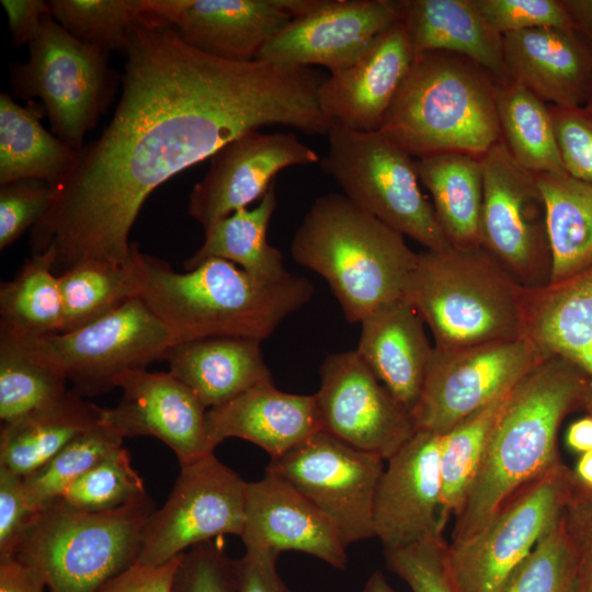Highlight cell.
Listing matches in <instances>:
<instances>
[{"label":"cell","instance_id":"ffe728a7","mask_svg":"<svg viewBox=\"0 0 592 592\" xmlns=\"http://www.w3.org/2000/svg\"><path fill=\"white\" fill-rule=\"evenodd\" d=\"M123 390L118 405L104 408L103 420L124 439L153 436L171 448L180 466L214 453L205 429L207 408L170 372L133 371L115 388Z\"/></svg>","mask_w":592,"mask_h":592},{"label":"cell","instance_id":"680465c9","mask_svg":"<svg viewBox=\"0 0 592 592\" xmlns=\"http://www.w3.org/2000/svg\"><path fill=\"white\" fill-rule=\"evenodd\" d=\"M572 471L574 480L592 491V449L580 455Z\"/></svg>","mask_w":592,"mask_h":592},{"label":"cell","instance_id":"d6a6232c","mask_svg":"<svg viewBox=\"0 0 592 592\" xmlns=\"http://www.w3.org/2000/svg\"><path fill=\"white\" fill-rule=\"evenodd\" d=\"M551 255L550 283L592 269V184L566 174H536Z\"/></svg>","mask_w":592,"mask_h":592},{"label":"cell","instance_id":"7dc6e473","mask_svg":"<svg viewBox=\"0 0 592 592\" xmlns=\"http://www.w3.org/2000/svg\"><path fill=\"white\" fill-rule=\"evenodd\" d=\"M53 194V189L39 180H21L1 185L0 250L34 227L46 212Z\"/></svg>","mask_w":592,"mask_h":592},{"label":"cell","instance_id":"9c48e42d","mask_svg":"<svg viewBox=\"0 0 592 592\" xmlns=\"http://www.w3.org/2000/svg\"><path fill=\"white\" fill-rule=\"evenodd\" d=\"M26 62L11 67V87L23 99L39 98L55 136L77 151L116 88L107 54L83 44L49 14L29 44Z\"/></svg>","mask_w":592,"mask_h":592},{"label":"cell","instance_id":"d6986e66","mask_svg":"<svg viewBox=\"0 0 592 592\" xmlns=\"http://www.w3.org/2000/svg\"><path fill=\"white\" fill-rule=\"evenodd\" d=\"M442 434L417 431L389 459L373 505L374 534L384 549L443 533Z\"/></svg>","mask_w":592,"mask_h":592},{"label":"cell","instance_id":"5bb4252c","mask_svg":"<svg viewBox=\"0 0 592 592\" xmlns=\"http://www.w3.org/2000/svg\"><path fill=\"white\" fill-rule=\"evenodd\" d=\"M384 459L325 430L276 457L266 473L291 483L338 528L344 545L375 536L373 505Z\"/></svg>","mask_w":592,"mask_h":592},{"label":"cell","instance_id":"4dcf8cb0","mask_svg":"<svg viewBox=\"0 0 592 592\" xmlns=\"http://www.w3.org/2000/svg\"><path fill=\"white\" fill-rule=\"evenodd\" d=\"M37 109L0 94V183L46 182L53 191L71 172L79 151L41 124Z\"/></svg>","mask_w":592,"mask_h":592},{"label":"cell","instance_id":"484cf974","mask_svg":"<svg viewBox=\"0 0 592 592\" xmlns=\"http://www.w3.org/2000/svg\"><path fill=\"white\" fill-rule=\"evenodd\" d=\"M355 351L411 413L423 387L433 346L421 316L410 301L399 298L363 319Z\"/></svg>","mask_w":592,"mask_h":592},{"label":"cell","instance_id":"52a82bcc","mask_svg":"<svg viewBox=\"0 0 592 592\" xmlns=\"http://www.w3.org/2000/svg\"><path fill=\"white\" fill-rule=\"evenodd\" d=\"M153 511L148 496L106 512L80 511L59 499L41 511L13 556L49 592H95L138 561Z\"/></svg>","mask_w":592,"mask_h":592},{"label":"cell","instance_id":"4fadbf2b","mask_svg":"<svg viewBox=\"0 0 592 592\" xmlns=\"http://www.w3.org/2000/svg\"><path fill=\"white\" fill-rule=\"evenodd\" d=\"M54 362L82 397L115 388L124 374L164 360L178 343L168 327L137 296L72 331L42 338Z\"/></svg>","mask_w":592,"mask_h":592},{"label":"cell","instance_id":"d4e9b609","mask_svg":"<svg viewBox=\"0 0 592 592\" xmlns=\"http://www.w3.org/2000/svg\"><path fill=\"white\" fill-rule=\"evenodd\" d=\"M502 38L510 79L544 102L579 107L592 81V52L576 31L540 27L506 33Z\"/></svg>","mask_w":592,"mask_h":592},{"label":"cell","instance_id":"94428289","mask_svg":"<svg viewBox=\"0 0 592 592\" xmlns=\"http://www.w3.org/2000/svg\"><path fill=\"white\" fill-rule=\"evenodd\" d=\"M587 110L592 113V99H591L590 105H589V107Z\"/></svg>","mask_w":592,"mask_h":592},{"label":"cell","instance_id":"6da1fadb","mask_svg":"<svg viewBox=\"0 0 592 592\" xmlns=\"http://www.w3.org/2000/svg\"><path fill=\"white\" fill-rule=\"evenodd\" d=\"M124 54L111 122L31 229L32 255L50 252L57 275L90 260L132 266L128 237L149 194L240 135L284 125L327 136L331 127L318 104L327 77L312 67L212 57L155 13Z\"/></svg>","mask_w":592,"mask_h":592},{"label":"cell","instance_id":"8992f818","mask_svg":"<svg viewBox=\"0 0 592 592\" xmlns=\"http://www.w3.org/2000/svg\"><path fill=\"white\" fill-rule=\"evenodd\" d=\"M498 84L459 55L418 54L379 132L411 157L456 151L481 158L501 138Z\"/></svg>","mask_w":592,"mask_h":592},{"label":"cell","instance_id":"ba28073f","mask_svg":"<svg viewBox=\"0 0 592 592\" xmlns=\"http://www.w3.org/2000/svg\"><path fill=\"white\" fill-rule=\"evenodd\" d=\"M319 163L355 205L425 250L452 246L420 189L415 160L379 130L331 125Z\"/></svg>","mask_w":592,"mask_h":592},{"label":"cell","instance_id":"60d3db41","mask_svg":"<svg viewBox=\"0 0 592 592\" xmlns=\"http://www.w3.org/2000/svg\"><path fill=\"white\" fill-rule=\"evenodd\" d=\"M123 440L102 418L100 423L75 437L42 467L23 477L31 505L42 511L61 499L75 481L122 447Z\"/></svg>","mask_w":592,"mask_h":592},{"label":"cell","instance_id":"816d5d0a","mask_svg":"<svg viewBox=\"0 0 592 592\" xmlns=\"http://www.w3.org/2000/svg\"><path fill=\"white\" fill-rule=\"evenodd\" d=\"M277 558L272 553L246 550L236 560L237 592H294L277 571Z\"/></svg>","mask_w":592,"mask_h":592},{"label":"cell","instance_id":"836d02e7","mask_svg":"<svg viewBox=\"0 0 592 592\" xmlns=\"http://www.w3.org/2000/svg\"><path fill=\"white\" fill-rule=\"evenodd\" d=\"M273 182L253 208H241L204 230L202 246L184 262L189 271L202 262L218 258L235 263L252 276L276 282L291 273L284 267L283 255L267 241V228L276 208Z\"/></svg>","mask_w":592,"mask_h":592},{"label":"cell","instance_id":"e575fe53","mask_svg":"<svg viewBox=\"0 0 592 592\" xmlns=\"http://www.w3.org/2000/svg\"><path fill=\"white\" fill-rule=\"evenodd\" d=\"M68 380L45 348L33 339L0 332L2 423L49 407L68 392Z\"/></svg>","mask_w":592,"mask_h":592},{"label":"cell","instance_id":"b9f144b4","mask_svg":"<svg viewBox=\"0 0 592 592\" xmlns=\"http://www.w3.org/2000/svg\"><path fill=\"white\" fill-rule=\"evenodd\" d=\"M147 497L144 481L132 467L129 452L119 447L75 481L61 500L84 512H106Z\"/></svg>","mask_w":592,"mask_h":592},{"label":"cell","instance_id":"83f0119b","mask_svg":"<svg viewBox=\"0 0 592 592\" xmlns=\"http://www.w3.org/2000/svg\"><path fill=\"white\" fill-rule=\"evenodd\" d=\"M169 372L207 408L220 406L263 383H273L261 342L217 337L178 342L166 354Z\"/></svg>","mask_w":592,"mask_h":592},{"label":"cell","instance_id":"9a60e30c","mask_svg":"<svg viewBox=\"0 0 592 592\" xmlns=\"http://www.w3.org/2000/svg\"><path fill=\"white\" fill-rule=\"evenodd\" d=\"M247 487L214 453L180 466L168 500L148 520L137 562L158 567L215 537H241Z\"/></svg>","mask_w":592,"mask_h":592},{"label":"cell","instance_id":"277c9868","mask_svg":"<svg viewBox=\"0 0 592 592\" xmlns=\"http://www.w3.org/2000/svg\"><path fill=\"white\" fill-rule=\"evenodd\" d=\"M291 255L325 278L350 323L402 298L418 259L405 236L338 193L314 201Z\"/></svg>","mask_w":592,"mask_h":592},{"label":"cell","instance_id":"bcb514c9","mask_svg":"<svg viewBox=\"0 0 592 592\" xmlns=\"http://www.w3.org/2000/svg\"><path fill=\"white\" fill-rule=\"evenodd\" d=\"M489 25L504 35L524 30L555 27L577 31L563 1L474 0Z\"/></svg>","mask_w":592,"mask_h":592},{"label":"cell","instance_id":"ee69618b","mask_svg":"<svg viewBox=\"0 0 592 592\" xmlns=\"http://www.w3.org/2000/svg\"><path fill=\"white\" fill-rule=\"evenodd\" d=\"M447 544L443 533L431 534L399 548L384 549L385 562L412 592H456L447 570Z\"/></svg>","mask_w":592,"mask_h":592},{"label":"cell","instance_id":"ac0fdd59","mask_svg":"<svg viewBox=\"0 0 592 592\" xmlns=\"http://www.w3.org/2000/svg\"><path fill=\"white\" fill-rule=\"evenodd\" d=\"M399 20V1L320 0L316 9L293 19L257 60L321 66L333 75L352 65L378 34Z\"/></svg>","mask_w":592,"mask_h":592},{"label":"cell","instance_id":"f907efd6","mask_svg":"<svg viewBox=\"0 0 592 592\" xmlns=\"http://www.w3.org/2000/svg\"><path fill=\"white\" fill-rule=\"evenodd\" d=\"M39 513L27 499L24 478L0 465V558L13 556Z\"/></svg>","mask_w":592,"mask_h":592},{"label":"cell","instance_id":"f5cc1de1","mask_svg":"<svg viewBox=\"0 0 592 592\" xmlns=\"http://www.w3.org/2000/svg\"><path fill=\"white\" fill-rule=\"evenodd\" d=\"M179 558L180 556L158 567L136 562L106 581L95 592H171Z\"/></svg>","mask_w":592,"mask_h":592},{"label":"cell","instance_id":"1f68e13d","mask_svg":"<svg viewBox=\"0 0 592 592\" xmlns=\"http://www.w3.org/2000/svg\"><path fill=\"white\" fill-rule=\"evenodd\" d=\"M420 182L429 190L439 224L454 247H480L483 171L478 157L441 152L418 158Z\"/></svg>","mask_w":592,"mask_h":592},{"label":"cell","instance_id":"e0dca14e","mask_svg":"<svg viewBox=\"0 0 592 592\" xmlns=\"http://www.w3.org/2000/svg\"><path fill=\"white\" fill-rule=\"evenodd\" d=\"M319 161L293 133H246L210 157L208 171L189 195L187 212L205 230L261 200L282 170Z\"/></svg>","mask_w":592,"mask_h":592},{"label":"cell","instance_id":"3957f363","mask_svg":"<svg viewBox=\"0 0 592 592\" xmlns=\"http://www.w3.org/2000/svg\"><path fill=\"white\" fill-rule=\"evenodd\" d=\"M139 297L178 342L217 337L267 339L314 296L304 277L267 282L232 262L212 258L185 273L132 243Z\"/></svg>","mask_w":592,"mask_h":592},{"label":"cell","instance_id":"603a6c76","mask_svg":"<svg viewBox=\"0 0 592 592\" xmlns=\"http://www.w3.org/2000/svg\"><path fill=\"white\" fill-rule=\"evenodd\" d=\"M205 429L213 452L224 440L236 437L276 457L322 430V425L315 394H289L273 383H263L207 409Z\"/></svg>","mask_w":592,"mask_h":592},{"label":"cell","instance_id":"6f0895ef","mask_svg":"<svg viewBox=\"0 0 592 592\" xmlns=\"http://www.w3.org/2000/svg\"><path fill=\"white\" fill-rule=\"evenodd\" d=\"M577 31L592 38V0H562Z\"/></svg>","mask_w":592,"mask_h":592},{"label":"cell","instance_id":"f1b7e54d","mask_svg":"<svg viewBox=\"0 0 592 592\" xmlns=\"http://www.w3.org/2000/svg\"><path fill=\"white\" fill-rule=\"evenodd\" d=\"M525 337L544 356H560L589 379L592 415V269L565 282L528 289Z\"/></svg>","mask_w":592,"mask_h":592},{"label":"cell","instance_id":"db71d44e","mask_svg":"<svg viewBox=\"0 0 592 592\" xmlns=\"http://www.w3.org/2000/svg\"><path fill=\"white\" fill-rule=\"evenodd\" d=\"M9 21L14 45L30 44L39 32L45 19L52 14L48 1L1 0Z\"/></svg>","mask_w":592,"mask_h":592},{"label":"cell","instance_id":"c3c4849f","mask_svg":"<svg viewBox=\"0 0 592 592\" xmlns=\"http://www.w3.org/2000/svg\"><path fill=\"white\" fill-rule=\"evenodd\" d=\"M555 136L566 172L592 184V113L579 107H550Z\"/></svg>","mask_w":592,"mask_h":592},{"label":"cell","instance_id":"9f6ffc18","mask_svg":"<svg viewBox=\"0 0 592 592\" xmlns=\"http://www.w3.org/2000/svg\"><path fill=\"white\" fill-rule=\"evenodd\" d=\"M567 446L580 455L592 449V415L572 422L566 434Z\"/></svg>","mask_w":592,"mask_h":592},{"label":"cell","instance_id":"d590c367","mask_svg":"<svg viewBox=\"0 0 592 592\" xmlns=\"http://www.w3.org/2000/svg\"><path fill=\"white\" fill-rule=\"evenodd\" d=\"M497 113L501 140L521 167L535 174L567 173L550 107L542 99L510 79L498 84Z\"/></svg>","mask_w":592,"mask_h":592},{"label":"cell","instance_id":"8d00e7d4","mask_svg":"<svg viewBox=\"0 0 592 592\" xmlns=\"http://www.w3.org/2000/svg\"><path fill=\"white\" fill-rule=\"evenodd\" d=\"M64 307L50 252L32 255L0 286V332L39 339L61 333Z\"/></svg>","mask_w":592,"mask_h":592},{"label":"cell","instance_id":"44dd1931","mask_svg":"<svg viewBox=\"0 0 592 592\" xmlns=\"http://www.w3.org/2000/svg\"><path fill=\"white\" fill-rule=\"evenodd\" d=\"M414 57L399 20L378 34L352 65L327 77L318 90L320 110L331 125L379 130Z\"/></svg>","mask_w":592,"mask_h":592},{"label":"cell","instance_id":"11a10c76","mask_svg":"<svg viewBox=\"0 0 592 592\" xmlns=\"http://www.w3.org/2000/svg\"><path fill=\"white\" fill-rule=\"evenodd\" d=\"M43 578L14 556L0 558V592H46Z\"/></svg>","mask_w":592,"mask_h":592},{"label":"cell","instance_id":"30bf717a","mask_svg":"<svg viewBox=\"0 0 592 592\" xmlns=\"http://www.w3.org/2000/svg\"><path fill=\"white\" fill-rule=\"evenodd\" d=\"M573 481L562 462L517 491L473 536L448 543L446 563L456 592H500L562 516Z\"/></svg>","mask_w":592,"mask_h":592},{"label":"cell","instance_id":"f546056e","mask_svg":"<svg viewBox=\"0 0 592 592\" xmlns=\"http://www.w3.org/2000/svg\"><path fill=\"white\" fill-rule=\"evenodd\" d=\"M103 410L77 394L58 402L2 423L0 465L26 477L53 458L81 433L102 421Z\"/></svg>","mask_w":592,"mask_h":592},{"label":"cell","instance_id":"7402d4cb","mask_svg":"<svg viewBox=\"0 0 592 592\" xmlns=\"http://www.w3.org/2000/svg\"><path fill=\"white\" fill-rule=\"evenodd\" d=\"M246 550L280 555L295 550L345 570L346 546L335 525L298 490L266 473L248 482L246 523L240 537Z\"/></svg>","mask_w":592,"mask_h":592},{"label":"cell","instance_id":"7c38bea8","mask_svg":"<svg viewBox=\"0 0 592 592\" xmlns=\"http://www.w3.org/2000/svg\"><path fill=\"white\" fill-rule=\"evenodd\" d=\"M543 357L526 337L452 351L433 346L411 412L415 432L445 434L510 392Z\"/></svg>","mask_w":592,"mask_h":592},{"label":"cell","instance_id":"4316f807","mask_svg":"<svg viewBox=\"0 0 592 592\" xmlns=\"http://www.w3.org/2000/svg\"><path fill=\"white\" fill-rule=\"evenodd\" d=\"M402 21L414 54L446 52L465 57L499 83L510 80L503 38L474 0H400Z\"/></svg>","mask_w":592,"mask_h":592},{"label":"cell","instance_id":"2e32d148","mask_svg":"<svg viewBox=\"0 0 592 592\" xmlns=\"http://www.w3.org/2000/svg\"><path fill=\"white\" fill-rule=\"evenodd\" d=\"M322 430L384 460L415 433L411 413L355 350L328 355L315 394Z\"/></svg>","mask_w":592,"mask_h":592},{"label":"cell","instance_id":"7bdbcfd3","mask_svg":"<svg viewBox=\"0 0 592 592\" xmlns=\"http://www.w3.org/2000/svg\"><path fill=\"white\" fill-rule=\"evenodd\" d=\"M574 557L561 516L510 576L500 592H574Z\"/></svg>","mask_w":592,"mask_h":592},{"label":"cell","instance_id":"f6af8a7d","mask_svg":"<svg viewBox=\"0 0 592 592\" xmlns=\"http://www.w3.org/2000/svg\"><path fill=\"white\" fill-rule=\"evenodd\" d=\"M171 592H237L236 560L213 539L180 555Z\"/></svg>","mask_w":592,"mask_h":592},{"label":"cell","instance_id":"681fc988","mask_svg":"<svg viewBox=\"0 0 592 592\" xmlns=\"http://www.w3.org/2000/svg\"><path fill=\"white\" fill-rule=\"evenodd\" d=\"M562 517L576 563L574 592H592V491L574 480Z\"/></svg>","mask_w":592,"mask_h":592},{"label":"cell","instance_id":"91938a15","mask_svg":"<svg viewBox=\"0 0 592 592\" xmlns=\"http://www.w3.org/2000/svg\"><path fill=\"white\" fill-rule=\"evenodd\" d=\"M358 592H397L382 571H374Z\"/></svg>","mask_w":592,"mask_h":592},{"label":"cell","instance_id":"7a4b0ae2","mask_svg":"<svg viewBox=\"0 0 592 592\" xmlns=\"http://www.w3.org/2000/svg\"><path fill=\"white\" fill-rule=\"evenodd\" d=\"M588 398L589 379L574 364L555 355L536 363L508 397L449 543L473 536L517 491L562 463L560 425Z\"/></svg>","mask_w":592,"mask_h":592},{"label":"cell","instance_id":"f35d334b","mask_svg":"<svg viewBox=\"0 0 592 592\" xmlns=\"http://www.w3.org/2000/svg\"><path fill=\"white\" fill-rule=\"evenodd\" d=\"M510 392L442 434L440 465L445 523L458 514L466 500Z\"/></svg>","mask_w":592,"mask_h":592},{"label":"cell","instance_id":"ab89813d","mask_svg":"<svg viewBox=\"0 0 592 592\" xmlns=\"http://www.w3.org/2000/svg\"><path fill=\"white\" fill-rule=\"evenodd\" d=\"M53 18L73 37L110 55L124 53L135 26L153 12V0H50Z\"/></svg>","mask_w":592,"mask_h":592},{"label":"cell","instance_id":"cb8c5ba5","mask_svg":"<svg viewBox=\"0 0 592 592\" xmlns=\"http://www.w3.org/2000/svg\"><path fill=\"white\" fill-rule=\"evenodd\" d=\"M292 20L282 0H184L172 24L194 49L249 62Z\"/></svg>","mask_w":592,"mask_h":592},{"label":"cell","instance_id":"8fae6325","mask_svg":"<svg viewBox=\"0 0 592 592\" xmlns=\"http://www.w3.org/2000/svg\"><path fill=\"white\" fill-rule=\"evenodd\" d=\"M480 160V247L526 289L548 286L551 255L545 202L536 174L513 159L501 138Z\"/></svg>","mask_w":592,"mask_h":592},{"label":"cell","instance_id":"74e56055","mask_svg":"<svg viewBox=\"0 0 592 592\" xmlns=\"http://www.w3.org/2000/svg\"><path fill=\"white\" fill-rule=\"evenodd\" d=\"M58 276L64 307V330L81 328L139 296L134 266L104 261L80 262Z\"/></svg>","mask_w":592,"mask_h":592},{"label":"cell","instance_id":"5b68a950","mask_svg":"<svg viewBox=\"0 0 592 592\" xmlns=\"http://www.w3.org/2000/svg\"><path fill=\"white\" fill-rule=\"evenodd\" d=\"M527 292L481 247L418 253L405 298L452 351L525 337Z\"/></svg>","mask_w":592,"mask_h":592}]
</instances>
